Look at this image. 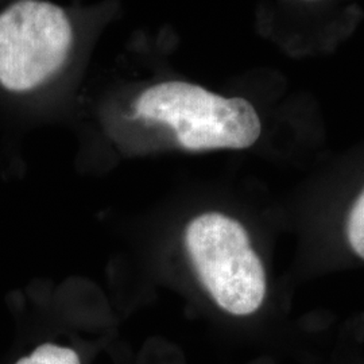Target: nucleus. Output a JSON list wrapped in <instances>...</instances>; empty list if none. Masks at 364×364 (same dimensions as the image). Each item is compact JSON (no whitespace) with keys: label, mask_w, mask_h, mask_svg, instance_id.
Instances as JSON below:
<instances>
[{"label":"nucleus","mask_w":364,"mask_h":364,"mask_svg":"<svg viewBox=\"0 0 364 364\" xmlns=\"http://www.w3.org/2000/svg\"><path fill=\"white\" fill-rule=\"evenodd\" d=\"M135 117L169 126L180 146L191 151L247 149L262 131L247 100L227 99L185 81L147 88L135 103Z\"/></svg>","instance_id":"1"},{"label":"nucleus","mask_w":364,"mask_h":364,"mask_svg":"<svg viewBox=\"0 0 364 364\" xmlns=\"http://www.w3.org/2000/svg\"><path fill=\"white\" fill-rule=\"evenodd\" d=\"M73 33L65 11L49 1L22 0L0 14V84L33 90L64 65Z\"/></svg>","instance_id":"3"},{"label":"nucleus","mask_w":364,"mask_h":364,"mask_svg":"<svg viewBox=\"0 0 364 364\" xmlns=\"http://www.w3.org/2000/svg\"><path fill=\"white\" fill-rule=\"evenodd\" d=\"M185 245L201 284L218 306L234 316L257 312L266 296V273L245 227L219 212L195 218Z\"/></svg>","instance_id":"2"},{"label":"nucleus","mask_w":364,"mask_h":364,"mask_svg":"<svg viewBox=\"0 0 364 364\" xmlns=\"http://www.w3.org/2000/svg\"><path fill=\"white\" fill-rule=\"evenodd\" d=\"M15 364H81V362L73 350L46 343Z\"/></svg>","instance_id":"4"},{"label":"nucleus","mask_w":364,"mask_h":364,"mask_svg":"<svg viewBox=\"0 0 364 364\" xmlns=\"http://www.w3.org/2000/svg\"><path fill=\"white\" fill-rule=\"evenodd\" d=\"M347 237L356 255L364 259V189L348 215Z\"/></svg>","instance_id":"5"}]
</instances>
